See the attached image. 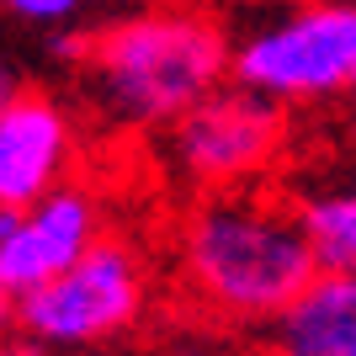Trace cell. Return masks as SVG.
I'll return each instance as SVG.
<instances>
[{
  "mask_svg": "<svg viewBox=\"0 0 356 356\" xmlns=\"http://www.w3.org/2000/svg\"><path fill=\"white\" fill-rule=\"evenodd\" d=\"M16 96H22V80H16L11 59H6V54H0V112H6V106H11Z\"/></svg>",
  "mask_w": 356,
  "mask_h": 356,
  "instance_id": "obj_11",
  "label": "cell"
},
{
  "mask_svg": "<svg viewBox=\"0 0 356 356\" xmlns=\"http://www.w3.org/2000/svg\"><path fill=\"white\" fill-rule=\"evenodd\" d=\"M74 165V122L54 96L22 90L0 112V208H32L59 192Z\"/></svg>",
  "mask_w": 356,
  "mask_h": 356,
  "instance_id": "obj_7",
  "label": "cell"
},
{
  "mask_svg": "<svg viewBox=\"0 0 356 356\" xmlns=\"http://www.w3.org/2000/svg\"><path fill=\"white\" fill-rule=\"evenodd\" d=\"M149 309V266L122 239H102L80 255L64 277L27 293L16 303V330L32 346L80 351V346L118 341L144 319Z\"/></svg>",
  "mask_w": 356,
  "mask_h": 356,
  "instance_id": "obj_4",
  "label": "cell"
},
{
  "mask_svg": "<svg viewBox=\"0 0 356 356\" xmlns=\"http://www.w3.org/2000/svg\"><path fill=\"white\" fill-rule=\"evenodd\" d=\"M170 356H223V351H170Z\"/></svg>",
  "mask_w": 356,
  "mask_h": 356,
  "instance_id": "obj_15",
  "label": "cell"
},
{
  "mask_svg": "<svg viewBox=\"0 0 356 356\" xmlns=\"http://www.w3.org/2000/svg\"><path fill=\"white\" fill-rule=\"evenodd\" d=\"M234 86L282 106L356 90V0L293 6L234 43Z\"/></svg>",
  "mask_w": 356,
  "mask_h": 356,
  "instance_id": "obj_3",
  "label": "cell"
},
{
  "mask_svg": "<svg viewBox=\"0 0 356 356\" xmlns=\"http://www.w3.org/2000/svg\"><path fill=\"white\" fill-rule=\"evenodd\" d=\"M282 102L229 80L202 106L165 128V154H170V170L197 192H239L271 170V160L282 154Z\"/></svg>",
  "mask_w": 356,
  "mask_h": 356,
  "instance_id": "obj_5",
  "label": "cell"
},
{
  "mask_svg": "<svg viewBox=\"0 0 356 356\" xmlns=\"http://www.w3.org/2000/svg\"><path fill=\"white\" fill-rule=\"evenodd\" d=\"M298 202L271 192H202L176 223L181 293L223 325L271 330L319 277Z\"/></svg>",
  "mask_w": 356,
  "mask_h": 356,
  "instance_id": "obj_1",
  "label": "cell"
},
{
  "mask_svg": "<svg viewBox=\"0 0 356 356\" xmlns=\"http://www.w3.org/2000/svg\"><path fill=\"white\" fill-rule=\"evenodd\" d=\"M86 80L106 118L170 128L234 80V43L197 6H149L90 32Z\"/></svg>",
  "mask_w": 356,
  "mask_h": 356,
  "instance_id": "obj_2",
  "label": "cell"
},
{
  "mask_svg": "<svg viewBox=\"0 0 356 356\" xmlns=\"http://www.w3.org/2000/svg\"><path fill=\"white\" fill-rule=\"evenodd\" d=\"M102 239V202L80 181H64L32 208H0V293L22 303Z\"/></svg>",
  "mask_w": 356,
  "mask_h": 356,
  "instance_id": "obj_6",
  "label": "cell"
},
{
  "mask_svg": "<svg viewBox=\"0 0 356 356\" xmlns=\"http://www.w3.org/2000/svg\"><path fill=\"white\" fill-rule=\"evenodd\" d=\"M0 356H43V346H16V341H0Z\"/></svg>",
  "mask_w": 356,
  "mask_h": 356,
  "instance_id": "obj_13",
  "label": "cell"
},
{
  "mask_svg": "<svg viewBox=\"0 0 356 356\" xmlns=\"http://www.w3.org/2000/svg\"><path fill=\"white\" fill-rule=\"evenodd\" d=\"M293 202H298V218L309 229L314 250H319V266L356 271V170H346L330 186H314V192L293 197Z\"/></svg>",
  "mask_w": 356,
  "mask_h": 356,
  "instance_id": "obj_9",
  "label": "cell"
},
{
  "mask_svg": "<svg viewBox=\"0 0 356 356\" xmlns=\"http://www.w3.org/2000/svg\"><path fill=\"white\" fill-rule=\"evenodd\" d=\"M266 356H356V271H319L266 330Z\"/></svg>",
  "mask_w": 356,
  "mask_h": 356,
  "instance_id": "obj_8",
  "label": "cell"
},
{
  "mask_svg": "<svg viewBox=\"0 0 356 356\" xmlns=\"http://www.w3.org/2000/svg\"><path fill=\"white\" fill-rule=\"evenodd\" d=\"M239 6H282V11H293V6H314V0H239Z\"/></svg>",
  "mask_w": 356,
  "mask_h": 356,
  "instance_id": "obj_14",
  "label": "cell"
},
{
  "mask_svg": "<svg viewBox=\"0 0 356 356\" xmlns=\"http://www.w3.org/2000/svg\"><path fill=\"white\" fill-rule=\"evenodd\" d=\"M16 22H27V27H43V32H64L74 27V16L86 11V0H0Z\"/></svg>",
  "mask_w": 356,
  "mask_h": 356,
  "instance_id": "obj_10",
  "label": "cell"
},
{
  "mask_svg": "<svg viewBox=\"0 0 356 356\" xmlns=\"http://www.w3.org/2000/svg\"><path fill=\"white\" fill-rule=\"evenodd\" d=\"M351 122H356V90H351Z\"/></svg>",
  "mask_w": 356,
  "mask_h": 356,
  "instance_id": "obj_16",
  "label": "cell"
},
{
  "mask_svg": "<svg viewBox=\"0 0 356 356\" xmlns=\"http://www.w3.org/2000/svg\"><path fill=\"white\" fill-rule=\"evenodd\" d=\"M16 325V298H6L0 293V341H6V330Z\"/></svg>",
  "mask_w": 356,
  "mask_h": 356,
  "instance_id": "obj_12",
  "label": "cell"
}]
</instances>
